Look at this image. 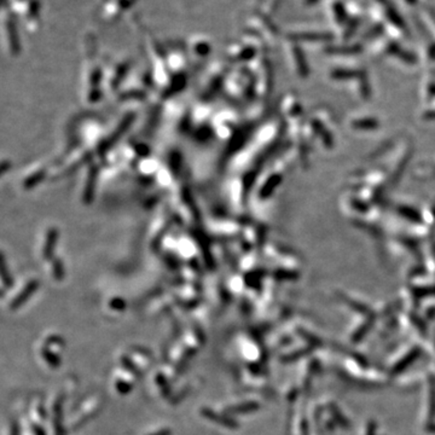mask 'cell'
Returning <instances> with one entry per match:
<instances>
[{"label": "cell", "instance_id": "cell-1", "mask_svg": "<svg viewBox=\"0 0 435 435\" xmlns=\"http://www.w3.org/2000/svg\"><path fill=\"white\" fill-rule=\"evenodd\" d=\"M137 0H110L102 6V18L107 22H114L124 15Z\"/></svg>", "mask_w": 435, "mask_h": 435}, {"label": "cell", "instance_id": "cell-2", "mask_svg": "<svg viewBox=\"0 0 435 435\" xmlns=\"http://www.w3.org/2000/svg\"><path fill=\"white\" fill-rule=\"evenodd\" d=\"M201 414H202L203 417L207 418L208 421H212V422H217V423H219V425L225 426V427H235V422H233V421L220 416V415H218L217 412L212 411V410L208 409V408H205V409L201 410Z\"/></svg>", "mask_w": 435, "mask_h": 435}, {"label": "cell", "instance_id": "cell-3", "mask_svg": "<svg viewBox=\"0 0 435 435\" xmlns=\"http://www.w3.org/2000/svg\"><path fill=\"white\" fill-rule=\"evenodd\" d=\"M43 356H44V358H45V361L49 362V364L54 365V366L60 365V359H58L57 356L52 353L50 350H44Z\"/></svg>", "mask_w": 435, "mask_h": 435}, {"label": "cell", "instance_id": "cell-4", "mask_svg": "<svg viewBox=\"0 0 435 435\" xmlns=\"http://www.w3.org/2000/svg\"><path fill=\"white\" fill-rule=\"evenodd\" d=\"M116 384H118V389L121 393H127V392H130V390H131V384H128L127 382L119 381Z\"/></svg>", "mask_w": 435, "mask_h": 435}, {"label": "cell", "instance_id": "cell-5", "mask_svg": "<svg viewBox=\"0 0 435 435\" xmlns=\"http://www.w3.org/2000/svg\"><path fill=\"white\" fill-rule=\"evenodd\" d=\"M150 435H172V431L171 429L164 428V429H160L158 432H156V433H152Z\"/></svg>", "mask_w": 435, "mask_h": 435}]
</instances>
